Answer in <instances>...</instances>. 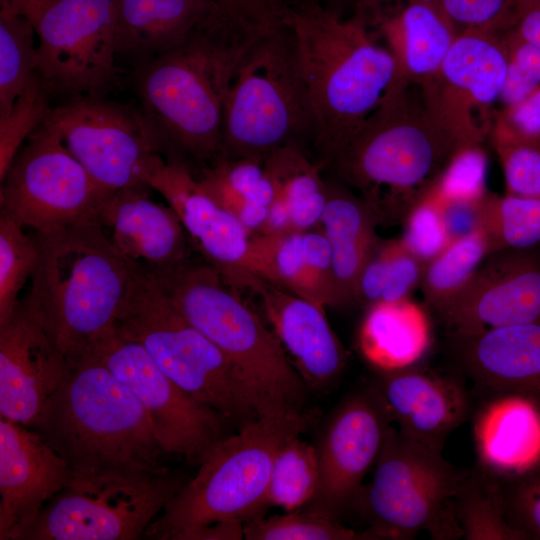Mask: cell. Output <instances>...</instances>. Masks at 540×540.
Instances as JSON below:
<instances>
[{
    "label": "cell",
    "mask_w": 540,
    "mask_h": 540,
    "mask_svg": "<svg viewBox=\"0 0 540 540\" xmlns=\"http://www.w3.org/2000/svg\"><path fill=\"white\" fill-rule=\"evenodd\" d=\"M34 27L46 93L96 97L114 78L115 0H54Z\"/></svg>",
    "instance_id": "cell-15"
},
{
    "label": "cell",
    "mask_w": 540,
    "mask_h": 540,
    "mask_svg": "<svg viewBox=\"0 0 540 540\" xmlns=\"http://www.w3.org/2000/svg\"><path fill=\"white\" fill-rule=\"evenodd\" d=\"M314 121L291 29L283 24L253 38L224 106L220 158L264 161L295 144L312 152Z\"/></svg>",
    "instance_id": "cell-8"
},
{
    "label": "cell",
    "mask_w": 540,
    "mask_h": 540,
    "mask_svg": "<svg viewBox=\"0 0 540 540\" xmlns=\"http://www.w3.org/2000/svg\"><path fill=\"white\" fill-rule=\"evenodd\" d=\"M432 339L427 310L408 298L367 307L358 343L375 370H395L419 364Z\"/></svg>",
    "instance_id": "cell-30"
},
{
    "label": "cell",
    "mask_w": 540,
    "mask_h": 540,
    "mask_svg": "<svg viewBox=\"0 0 540 540\" xmlns=\"http://www.w3.org/2000/svg\"><path fill=\"white\" fill-rule=\"evenodd\" d=\"M487 157L481 145L457 151L430 193L439 201L478 200L488 194Z\"/></svg>",
    "instance_id": "cell-43"
},
{
    "label": "cell",
    "mask_w": 540,
    "mask_h": 540,
    "mask_svg": "<svg viewBox=\"0 0 540 540\" xmlns=\"http://www.w3.org/2000/svg\"><path fill=\"white\" fill-rule=\"evenodd\" d=\"M46 94L36 74L10 110L0 116V179L6 174L23 142L44 121L50 109Z\"/></svg>",
    "instance_id": "cell-40"
},
{
    "label": "cell",
    "mask_w": 540,
    "mask_h": 540,
    "mask_svg": "<svg viewBox=\"0 0 540 540\" xmlns=\"http://www.w3.org/2000/svg\"><path fill=\"white\" fill-rule=\"evenodd\" d=\"M146 269L183 318L229 360L264 416L305 409L307 386L277 336L215 268L188 260Z\"/></svg>",
    "instance_id": "cell-6"
},
{
    "label": "cell",
    "mask_w": 540,
    "mask_h": 540,
    "mask_svg": "<svg viewBox=\"0 0 540 540\" xmlns=\"http://www.w3.org/2000/svg\"><path fill=\"white\" fill-rule=\"evenodd\" d=\"M326 179L327 203L320 221L332 255L337 307L356 302V285L367 258L378 242L379 225L365 201L332 177Z\"/></svg>",
    "instance_id": "cell-29"
},
{
    "label": "cell",
    "mask_w": 540,
    "mask_h": 540,
    "mask_svg": "<svg viewBox=\"0 0 540 540\" xmlns=\"http://www.w3.org/2000/svg\"><path fill=\"white\" fill-rule=\"evenodd\" d=\"M285 7L293 4H318L327 10L335 12L341 16L350 15L356 5L357 0H283Z\"/></svg>",
    "instance_id": "cell-54"
},
{
    "label": "cell",
    "mask_w": 540,
    "mask_h": 540,
    "mask_svg": "<svg viewBox=\"0 0 540 540\" xmlns=\"http://www.w3.org/2000/svg\"><path fill=\"white\" fill-rule=\"evenodd\" d=\"M504 34H458L435 74L419 87L431 116L460 148L490 136L506 77Z\"/></svg>",
    "instance_id": "cell-16"
},
{
    "label": "cell",
    "mask_w": 540,
    "mask_h": 540,
    "mask_svg": "<svg viewBox=\"0 0 540 540\" xmlns=\"http://www.w3.org/2000/svg\"><path fill=\"white\" fill-rule=\"evenodd\" d=\"M34 237L39 258L26 296L70 361L115 327L140 264L116 249L97 219Z\"/></svg>",
    "instance_id": "cell-5"
},
{
    "label": "cell",
    "mask_w": 540,
    "mask_h": 540,
    "mask_svg": "<svg viewBox=\"0 0 540 540\" xmlns=\"http://www.w3.org/2000/svg\"><path fill=\"white\" fill-rule=\"evenodd\" d=\"M485 229L493 251L540 245V199L489 192Z\"/></svg>",
    "instance_id": "cell-37"
},
{
    "label": "cell",
    "mask_w": 540,
    "mask_h": 540,
    "mask_svg": "<svg viewBox=\"0 0 540 540\" xmlns=\"http://www.w3.org/2000/svg\"><path fill=\"white\" fill-rule=\"evenodd\" d=\"M394 240L379 238L359 274L356 285V302L369 307L381 301L387 281Z\"/></svg>",
    "instance_id": "cell-49"
},
{
    "label": "cell",
    "mask_w": 540,
    "mask_h": 540,
    "mask_svg": "<svg viewBox=\"0 0 540 540\" xmlns=\"http://www.w3.org/2000/svg\"><path fill=\"white\" fill-rule=\"evenodd\" d=\"M431 312L448 330L540 321V245L491 252L469 282Z\"/></svg>",
    "instance_id": "cell-18"
},
{
    "label": "cell",
    "mask_w": 540,
    "mask_h": 540,
    "mask_svg": "<svg viewBox=\"0 0 540 540\" xmlns=\"http://www.w3.org/2000/svg\"><path fill=\"white\" fill-rule=\"evenodd\" d=\"M277 198L286 205L294 231H307L320 225L327 203L323 166L299 145L291 144L272 152L264 160Z\"/></svg>",
    "instance_id": "cell-31"
},
{
    "label": "cell",
    "mask_w": 540,
    "mask_h": 540,
    "mask_svg": "<svg viewBox=\"0 0 540 540\" xmlns=\"http://www.w3.org/2000/svg\"><path fill=\"white\" fill-rule=\"evenodd\" d=\"M257 35L219 13L181 45L139 64L136 93L169 162L203 169L220 158L226 97Z\"/></svg>",
    "instance_id": "cell-1"
},
{
    "label": "cell",
    "mask_w": 540,
    "mask_h": 540,
    "mask_svg": "<svg viewBox=\"0 0 540 540\" xmlns=\"http://www.w3.org/2000/svg\"><path fill=\"white\" fill-rule=\"evenodd\" d=\"M446 344L458 370L484 396L517 395L540 409V321L448 330Z\"/></svg>",
    "instance_id": "cell-22"
},
{
    "label": "cell",
    "mask_w": 540,
    "mask_h": 540,
    "mask_svg": "<svg viewBox=\"0 0 540 540\" xmlns=\"http://www.w3.org/2000/svg\"><path fill=\"white\" fill-rule=\"evenodd\" d=\"M487 195L478 200L439 202L451 241L469 236L485 228Z\"/></svg>",
    "instance_id": "cell-50"
},
{
    "label": "cell",
    "mask_w": 540,
    "mask_h": 540,
    "mask_svg": "<svg viewBox=\"0 0 540 540\" xmlns=\"http://www.w3.org/2000/svg\"><path fill=\"white\" fill-rule=\"evenodd\" d=\"M246 540H355L367 539L340 520L300 508L268 517L259 515L243 524Z\"/></svg>",
    "instance_id": "cell-38"
},
{
    "label": "cell",
    "mask_w": 540,
    "mask_h": 540,
    "mask_svg": "<svg viewBox=\"0 0 540 540\" xmlns=\"http://www.w3.org/2000/svg\"><path fill=\"white\" fill-rule=\"evenodd\" d=\"M169 469L146 476H74L20 540H135L186 483Z\"/></svg>",
    "instance_id": "cell-11"
},
{
    "label": "cell",
    "mask_w": 540,
    "mask_h": 540,
    "mask_svg": "<svg viewBox=\"0 0 540 540\" xmlns=\"http://www.w3.org/2000/svg\"><path fill=\"white\" fill-rule=\"evenodd\" d=\"M314 121L312 153L322 166L398 82L396 61L358 12L318 4L285 8Z\"/></svg>",
    "instance_id": "cell-3"
},
{
    "label": "cell",
    "mask_w": 540,
    "mask_h": 540,
    "mask_svg": "<svg viewBox=\"0 0 540 540\" xmlns=\"http://www.w3.org/2000/svg\"><path fill=\"white\" fill-rule=\"evenodd\" d=\"M489 138L540 149V87L522 101L497 109Z\"/></svg>",
    "instance_id": "cell-47"
},
{
    "label": "cell",
    "mask_w": 540,
    "mask_h": 540,
    "mask_svg": "<svg viewBox=\"0 0 540 540\" xmlns=\"http://www.w3.org/2000/svg\"><path fill=\"white\" fill-rule=\"evenodd\" d=\"M69 370L31 427L74 476H146L167 470L150 419L135 395L92 358Z\"/></svg>",
    "instance_id": "cell-4"
},
{
    "label": "cell",
    "mask_w": 540,
    "mask_h": 540,
    "mask_svg": "<svg viewBox=\"0 0 540 540\" xmlns=\"http://www.w3.org/2000/svg\"><path fill=\"white\" fill-rule=\"evenodd\" d=\"M495 479L510 526L521 540H540V459L516 475Z\"/></svg>",
    "instance_id": "cell-41"
},
{
    "label": "cell",
    "mask_w": 540,
    "mask_h": 540,
    "mask_svg": "<svg viewBox=\"0 0 540 540\" xmlns=\"http://www.w3.org/2000/svg\"><path fill=\"white\" fill-rule=\"evenodd\" d=\"M319 483L316 446L295 436L286 441L275 456L265 495V510L269 507L285 511L303 508L315 497Z\"/></svg>",
    "instance_id": "cell-33"
},
{
    "label": "cell",
    "mask_w": 540,
    "mask_h": 540,
    "mask_svg": "<svg viewBox=\"0 0 540 540\" xmlns=\"http://www.w3.org/2000/svg\"><path fill=\"white\" fill-rule=\"evenodd\" d=\"M460 149L431 116L419 87L395 85L323 167L365 201L378 224L394 225Z\"/></svg>",
    "instance_id": "cell-2"
},
{
    "label": "cell",
    "mask_w": 540,
    "mask_h": 540,
    "mask_svg": "<svg viewBox=\"0 0 540 540\" xmlns=\"http://www.w3.org/2000/svg\"><path fill=\"white\" fill-rule=\"evenodd\" d=\"M151 188H126L105 198L97 220L125 257L151 270L189 260V238L174 210L153 201Z\"/></svg>",
    "instance_id": "cell-26"
},
{
    "label": "cell",
    "mask_w": 540,
    "mask_h": 540,
    "mask_svg": "<svg viewBox=\"0 0 540 540\" xmlns=\"http://www.w3.org/2000/svg\"><path fill=\"white\" fill-rule=\"evenodd\" d=\"M491 252L492 244L485 228L451 241L425 265L420 288L426 308L432 311L456 295Z\"/></svg>",
    "instance_id": "cell-34"
},
{
    "label": "cell",
    "mask_w": 540,
    "mask_h": 540,
    "mask_svg": "<svg viewBox=\"0 0 540 540\" xmlns=\"http://www.w3.org/2000/svg\"><path fill=\"white\" fill-rule=\"evenodd\" d=\"M316 417L317 411L309 408L265 415L218 441L200 462L197 474L149 525L145 536L190 540L211 524L244 523L262 515L278 450L307 430Z\"/></svg>",
    "instance_id": "cell-7"
},
{
    "label": "cell",
    "mask_w": 540,
    "mask_h": 540,
    "mask_svg": "<svg viewBox=\"0 0 540 540\" xmlns=\"http://www.w3.org/2000/svg\"><path fill=\"white\" fill-rule=\"evenodd\" d=\"M81 356L101 363L130 389L146 411L165 454L200 464L229 435L226 429L231 423L222 414L183 391L140 343L122 336L115 327L77 357Z\"/></svg>",
    "instance_id": "cell-14"
},
{
    "label": "cell",
    "mask_w": 540,
    "mask_h": 540,
    "mask_svg": "<svg viewBox=\"0 0 540 540\" xmlns=\"http://www.w3.org/2000/svg\"><path fill=\"white\" fill-rule=\"evenodd\" d=\"M210 195L236 217L249 204L269 207L277 196L264 161L219 158L197 178Z\"/></svg>",
    "instance_id": "cell-35"
},
{
    "label": "cell",
    "mask_w": 540,
    "mask_h": 540,
    "mask_svg": "<svg viewBox=\"0 0 540 540\" xmlns=\"http://www.w3.org/2000/svg\"><path fill=\"white\" fill-rule=\"evenodd\" d=\"M69 370L30 299L0 323V417L31 428Z\"/></svg>",
    "instance_id": "cell-20"
},
{
    "label": "cell",
    "mask_w": 540,
    "mask_h": 540,
    "mask_svg": "<svg viewBox=\"0 0 540 540\" xmlns=\"http://www.w3.org/2000/svg\"><path fill=\"white\" fill-rule=\"evenodd\" d=\"M353 11L393 55L396 85L425 84L457 37L434 0H357Z\"/></svg>",
    "instance_id": "cell-24"
},
{
    "label": "cell",
    "mask_w": 540,
    "mask_h": 540,
    "mask_svg": "<svg viewBox=\"0 0 540 540\" xmlns=\"http://www.w3.org/2000/svg\"><path fill=\"white\" fill-rule=\"evenodd\" d=\"M289 231L294 230L288 209L285 203L276 197L269 206L267 219L260 234H279Z\"/></svg>",
    "instance_id": "cell-52"
},
{
    "label": "cell",
    "mask_w": 540,
    "mask_h": 540,
    "mask_svg": "<svg viewBox=\"0 0 540 540\" xmlns=\"http://www.w3.org/2000/svg\"><path fill=\"white\" fill-rule=\"evenodd\" d=\"M245 287L260 297L273 332L307 388L333 387L346 367L347 353L325 307L259 277H252Z\"/></svg>",
    "instance_id": "cell-25"
},
{
    "label": "cell",
    "mask_w": 540,
    "mask_h": 540,
    "mask_svg": "<svg viewBox=\"0 0 540 540\" xmlns=\"http://www.w3.org/2000/svg\"><path fill=\"white\" fill-rule=\"evenodd\" d=\"M35 36L27 18L0 6V116L37 74Z\"/></svg>",
    "instance_id": "cell-36"
},
{
    "label": "cell",
    "mask_w": 540,
    "mask_h": 540,
    "mask_svg": "<svg viewBox=\"0 0 540 540\" xmlns=\"http://www.w3.org/2000/svg\"><path fill=\"white\" fill-rule=\"evenodd\" d=\"M73 477L36 431L0 417V540H20Z\"/></svg>",
    "instance_id": "cell-21"
},
{
    "label": "cell",
    "mask_w": 540,
    "mask_h": 540,
    "mask_svg": "<svg viewBox=\"0 0 540 540\" xmlns=\"http://www.w3.org/2000/svg\"><path fill=\"white\" fill-rule=\"evenodd\" d=\"M502 166L505 194L540 199V149L490 140Z\"/></svg>",
    "instance_id": "cell-46"
},
{
    "label": "cell",
    "mask_w": 540,
    "mask_h": 540,
    "mask_svg": "<svg viewBox=\"0 0 540 540\" xmlns=\"http://www.w3.org/2000/svg\"><path fill=\"white\" fill-rule=\"evenodd\" d=\"M503 38L507 68L499 103L506 107L522 101L540 87V47L526 41L513 29Z\"/></svg>",
    "instance_id": "cell-45"
},
{
    "label": "cell",
    "mask_w": 540,
    "mask_h": 540,
    "mask_svg": "<svg viewBox=\"0 0 540 540\" xmlns=\"http://www.w3.org/2000/svg\"><path fill=\"white\" fill-rule=\"evenodd\" d=\"M458 34H505L512 30L525 0H434Z\"/></svg>",
    "instance_id": "cell-42"
},
{
    "label": "cell",
    "mask_w": 540,
    "mask_h": 540,
    "mask_svg": "<svg viewBox=\"0 0 540 540\" xmlns=\"http://www.w3.org/2000/svg\"><path fill=\"white\" fill-rule=\"evenodd\" d=\"M455 514L464 539L521 540L505 517L497 480L477 464L463 479Z\"/></svg>",
    "instance_id": "cell-32"
},
{
    "label": "cell",
    "mask_w": 540,
    "mask_h": 540,
    "mask_svg": "<svg viewBox=\"0 0 540 540\" xmlns=\"http://www.w3.org/2000/svg\"><path fill=\"white\" fill-rule=\"evenodd\" d=\"M43 125L106 192L149 187L164 161L158 137L144 115L96 97H77L50 108Z\"/></svg>",
    "instance_id": "cell-13"
},
{
    "label": "cell",
    "mask_w": 540,
    "mask_h": 540,
    "mask_svg": "<svg viewBox=\"0 0 540 540\" xmlns=\"http://www.w3.org/2000/svg\"><path fill=\"white\" fill-rule=\"evenodd\" d=\"M513 30L526 41L540 47V0H525Z\"/></svg>",
    "instance_id": "cell-51"
},
{
    "label": "cell",
    "mask_w": 540,
    "mask_h": 540,
    "mask_svg": "<svg viewBox=\"0 0 540 540\" xmlns=\"http://www.w3.org/2000/svg\"><path fill=\"white\" fill-rule=\"evenodd\" d=\"M425 265L404 247L400 238L395 239L380 302H395L410 298L415 288L421 284Z\"/></svg>",
    "instance_id": "cell-48"
},
{
    "label": "cell",
    "mask_w": 540,
    "mask_h": 540,
    "mask_svg": "<svg viewBox=\"0 0 540 540\" xmlns=\"http://www.w3.org/2000/svg\"><path fill=\"white\" fill-rule=\"evenodd\" d=\"M473 438L480 468L498 478L516 475L540 459V409L517 395H486Z\"/></svg>",
    "instance_id": "cell-27"
},
{
    "label": "cell",
    "mask_w": 540,
    "mask_h": 540,
    "mask_svg": "<svg viewBox=\"0 0 540 540\" xmlns=\"http://www.w3.org/2000/svg\"><path fill=\"white\" fill-rule=\"evenodd\" d=\"M0 180V212L35 232L97 219L109 194L59 135L43 124L29 136Z\"/></svg>",
    "instance_id": "cell-12"
},
{
    "label": "cell",
    "mask_w": 540,
    "mask_h": 540,
    "mask_svg": "<svg viewBox=\"0 0 540 540\" xmlns=\"http://www.w3.org/2000/svg\"><path fill=\"white\" fill-rule=\"evenodd\" d=\"M391 423L389 411L371 383L343 399L316 446L319 488L313 500L303 508L338 520L353 509Z\"/></svg>",
    "instance_id": "cell-17"
},
{
    "label": "cell",
    "mask_w": 540,
    "mask_h": 540,
    "mask_svg": "<svg viewBox=\"0 0 540 540\" xmlns=\"http://www.w3.org/2000/svg\"><path fill=\"white\" fill-rule=\"evenodd\" d=\"M117 53L141 64L184 43L222 11L212 0H115Z\"/></svg>",
    "instance_id": "cell-28"
},
{
    "label": "cell",
    "mask_w": 540,
    "mask_h": 540,
    "mask_svg": "<svg viewBox=\"0 0 540 540\" xmlns=\"http://www.w3.org/2000/svg\"><path fill=\"white\" fill-rule=\"evenodd\" d=\"M371 384L393 422L406 437L442 451L448 436L471 412L469 393L460 377L419 364L375 370Z\"/></svg>",
    "instance_id": "cell-23"
},
{
    "label": "cell",
    "mask_w": 540,
    "mask_h": 540,
    "mask_svg": "<svg viewBox=\"0 0 540 540\" xmlns=\"http://www.w3.org/2000/svg\"><path fill=\"white\" fill-rule=\"evenodd\" d=\"M38 246L34 236L0 212V323L15 311L19 293L37 267Z\"/></svg>",
    "instance_id": "cell-39"
},
{
    "label": "cell",
    "mask_w": 540,
    "mask_h": 540,
    "mask_svg": "<svg viewBox=\"0 0 540 540\" xmlns=\"http://www.w3.org/2000/svg\"><path fill=\"white\" fill-rule=\"evenodd\" d=\"M467 471L390 425L353 508L368 524L366 538L409 540L421 531L435 540L463 538L455 498Z\"/></svg>",
    "instance_id": "cell-10"
},
{
    "label": "cell",
    "mask_w": 540,
    "mask_h": 540,
    "mask_svg": "<svg viewBox=\"0 0 540 540\" xmlns=\"http://www.w3.org/2000/svg\"><path fill=\"white\" fill-rule=\"evenodd\" d=\"M53 1L54 0H0V6H4L17 14L24 16L35 25L43 12Z\"/></svg>",
    "instance_id": "cell-53"
},
{
    "label": "cell",
    "mask_w": 540,
    "mask_h": 540,
    "mask_svg": "<svg viewBox=\"0 0 540 540\" xmlns=\"http://www.w3.org/2000/svg\"><path fill=\"white\" fill-rule=\"evenodd\" d=\"M180 219L190 244L232 286L257 276L252 235L183 164L163 161L149 179Z\"/></svg>",
    "instance_id": "cell-19"
},
{
    "label": "cell",
    "mask_w": 540,
    "mask_h": 540,
    "mask_svg": "<svg viewBox=\"0 0 540 540\" xmlns=\"http://www.w3.org/2000/svg\"><path fill=\"white\" fill-rule=\"evenodd\" d=\"M115 328L140 343L183 391L222 414L237 430L264 416L229 360L183 318L142 265Z\"/></svg>",
    "instance_id": "cell-9"
},
{
    "label": "cell",
    "mask_w": 540,
    "mask_h": 540,
    "mask_svg": "<svg viewBox=\"0 0 540 540\" xmlns=\"http://www.w3.org/2000/svg\"><path fill=\"white\" fill-rule=\"evenodd\" d=\"M402 225V244L425 264L451 243L441 205L430 192L408 211Z\"/></svg>",
    "instance_id": "cell-44"
}]
</instances>
